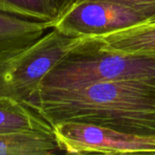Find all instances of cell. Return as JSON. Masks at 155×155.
<instances>
[{
    "label": "cell",
    "mask_w": 155,
    "mask_h": 155,
    "mask_svg": "<svg viewBox=\"0 0 155 155\" xmlns=\"http://www.w3.org/2000/svg\"><path fill=\"white\" fill-rule=\"evenodd\" d=\"M87 39L53 27L29 45L0 50V97L25 104L52 67Z\"/></svg>",
    "instance_id": "cell-3"
},
{
    "label": "cell",
    "mask_w": 155,
    "mask_h": 155,
    "mask_svg": "<svg viewBox=\"0 0 155 155\" xmlns=\"http://www.w3.org/2000/svg\"><path fill=\"white\" fill-rule=\"evenodd\" d=\"M28 107L52 126L74 121L126 134L155 135V81L125 80L68 90H35Z\"/></svg>",
    "instance_id": "cell-1"
},
{
    "label": "cell",
    "mask_w": 155,
    "mask_h": 155,
    "mask_svg": "<svg viewBox=\"0 0 155 155\" xmlns=\"http://www.w3.org/2000/svg\"><path fill=\"white\" fill-rule=\"evenodd\" d=\"M61 152L54 134H0V155H49Z\"/></svg>",
    "instance_id": "cell-9"
},
{
    "label": "cell",
    "mask_w": 155,
    "mask_h": 155,
    "mask_svg": "<svg viewBox=\"0 0 155 155\" xmlns=\"http://www.w3.org/2000/svg\"><path fill=\"white\" fill-rule=\"evenodd\" d=\"M125 80L155 81V59L103 51L88 37L55 64L35 90H68Z\"/></svg>",
    "instance_id": "cell-2"
},
{
    "label": "cell",
    "mask_w": 155,
    "mask_h": 155,
    "mask_svg": "<svg viewBox=\"0 0 155 155\" xmlns=\"http://www.w3.org/2000/svg\"><path fill=\"white\" fill-rule=\"evenodd\" d=\"M90 38L103 51L155 59V18Z\"/></svg>",
    "instance_id": "cell-6"
},
{
    "label": "cell",
    "mask_w": 155,
    "mask_h": 155,
    "mask_svg": "<svg viewBox=\"0 0 155 155\" xmlns=\"http://www.w3.org/2000/svg\"><path fill=\"white\" fill-rule=\"evenodd\" d=\"M53 130L61 152L70 154L155 153V135L131 134L74 121L55 124Z\"/></svg>",
    "instance_id": "cell-5"
},
{
    "label": "cell",
    "mask_w": 155,
    "mask_h": 155,
    "mask_svg": "<svg viewBox=\"0 0 155 155\" xmlns=\"http://www.w3.org/2000/svg\"><path fill=\"white\" fill-rule=\"evenodd\" d=\"M0 12L55 24L57 14L50 0H0Z\"/></svg>",
    "instance_id": "cell-10"
},
{
    "label": "cell",
    "mask_w": 155,
    "mask_h": 155,
    "mask_svg": "<svg viewBox=\"0 0 155 155\" xmlns=\"http://www.w3.org/2000/svg\"><path fill=\"white\" fill-rule=\"evenodd\" d=\"M54 25L51 22L35 21L0 12V50L29 45Z\"/></svg>",
    "instance_id": "cell-7"
},
{
    "label": "cell",
    "mask_w": 155,
    "mask_h": 155,
    "mask_svg": "<svg viewBox=\"0 0 155 155\" xmlns=\"http://www.w3.org/2000/svg\"><path fill=\"white\" fill-rule=\"evenodd\" d=\"M155 18V11L126 0H76L54 28L74 37L97 36Z\"/></svg>",
    "instance_id": "cell-4"
},
{
    "label": "cell",
    "mask_w": 155,
    "mask_h": 155,
    "mask_svg": "<svg viewBox=\"0 0 155 155\" xmlns=\"http://www.w3.org/2000/svg\"><path fill=\"white\" fill-rule=\"evenodd\" d=\"M126 1H129L137 5L155 11V0H126Z\"/></svg>",
    "instance_id": "cell-12"
},
{
    "label": "cell",
    "mask_w": 155,
    "mask_h": 155,
    "mask_svg": "<svg viewBox=\"0 0 155 155\" xmlns=\"http://www.w3.org/2000/svg\"><path fill=\"white\" fill-rule=\"evenodd\" d=\"M26 132L54 134L53 126L26 104L0 97V134Z\"/></svg>",
    "instance_id": "cell-8"
},
{
    "label": "cell",
    "mask_w": 155,
    "mask_h": 155,
    "mask_svg": "<svg viewBox=\"0 0 155 155\" xmlns=\"http://www.w3.org/2000/svg\"><path fill=\"white\" fill-rule=\"evenodd\" d=\"M50 1L57 14V19H58L73 5V4L76 0H50Z\"/></svg>",
    "instance_id": "cell-11"
}]
</instances>
